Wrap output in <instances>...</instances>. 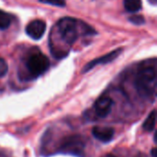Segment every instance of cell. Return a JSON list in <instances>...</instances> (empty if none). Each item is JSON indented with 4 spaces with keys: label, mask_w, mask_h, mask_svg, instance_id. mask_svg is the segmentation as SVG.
<instances>
[{
    "label": "cell",
    "mask_w": 157,
    "mask_h": 157,
    "mask_svg": "<svg viewBox=\"0 0 157 157\" xmlns=\"http://www.w3.org/2000/svg\"><path fill=\"white\" fill-rule=\"evenodd\" d=\"M134 86L141 97L151 98L155 96L156 89V66L155 59L144 62L139 67Z\"/></svg>",
    "instance_id": "obj_1"
},
{
    "label": "cell",
    "mask_w": 157,
    "mask_h": 157,
    "mask_svg": "<svg viewBox=\"0 0 157 157\" xmlns=\"http://www.w3.org/2000/svg\"><path fill=\"white\" fill-rule=\"evenodd\" d=\"M50 67L49 58L40 51L32 52L25 61L26 73L23 79L31 80L42 75Z\"/></svg>",
    "instance_id": "obj_2"
},
{
    "label": "cell",
    "mask_w": 157,
    "mask_h": 157,
    "mask_svg": "<svg viewBox=\"0 0 157 157\" xmlns=\"http://www.w3.org/2000/svg\"><path fill=\"white\" fill-rule=\"evenodd\" d=\"M86 147V140L80 134H73L62 139L59 143L57 151L62 154L74 156L84 157Z\"/></svg>",
    "instance_id": "obj_3"
},
{
    "label": "cell",
    "mask_w": 157,
    "mask_h": 157,
    "mask_svg": "<svg viewBox=\"0 0 157 157\" xmlns=\"http://www.w3.org/2000/svg\"><path fill=\"white\" fill-rule=\"evenodd\" d=\"M57 32L66 45H73L78 38V23L75 18L64 17L56 24Z\"/></svg>",
    "instance_id": "obj_4"
},
{
    "label": "cell",
    "mask_w": 157,
    "mask_h": 157,
    "mask_svg": "<svg viewBox=\"0 0 157 157\" xmlns=\"http://www.w3.org/2000/svg\"><path fill=\"white\" fill-rule=\"evenodd\" d=\"M113 103V99L109 96L103 95L98 98L94 105V110L96 115L100 119H104L109 116V114L111 112Z\"/></svg>",
    "instance_id": "obj_5"
},
{
    "label": "cell",
    "mask_w": 157,
    "mask_h": 157,
    "mask_svg": "<svg viewBox=\"0 0 157 157\" xmlns=\"http://www.w3.org/2000/svg\"><path fill=\"white\" fill-rule=\"evenodd\" d=\"M122 52V48H119L117 50H114L101 57H98V58H96L95 60L89 62L88 63H86L83 70H82V73H87L88 71H90L91 69H93L94 67L99 65V64H107V63H109L111 62H113L114 60H116V58H118L121 53Z\"/></svg>",
    "instance_id": "obj_6"
},
{
    "label": "cell",
    "mask_w": 157,
    "mask_h": 157,
    "mask_svg": "<svg viewBox=\"0 0 157 157\" xmlns=\"http://www.w3.org/2000/svg\"><path fill=\"white\" fill-rule=\"evenodd\" d=\"M46 31V23L41 19L30 21L26 26V33L32 40H40Z\"/></svg>",
    "instance_id": "obj_7"
},
{
    "label": "cell",
    "mask_w": 157,
    "mask_h": 157,
    "mask_svg": "<svg viewBox=\"0 0 157 157\" xmlns=\"http://www.w3.org/2000/svg\"><path fill=\"white\" fill-rule=\"evenodd\" d=\"M92 134L97 140L106 144L112 141L115 134V130L111 127L95 126L92 130Z\"/></svg>",
    "instance_id": "obj_8"
},
{
    "label": "cell",
    "mask_w": 157,
    "mask_h": 157,
    "mask_svg": "<svg viewBox=\"0 0 157 157\" xmlns=\"http://www.w3.org/2000/svg\"><path fill=\"white\" fill-rule=\"evenodd\" d=\"M125 9L130 13H136L142 9V0H123Z\"/></svg>",
    "instance_id": "obj_9"
},
{
    "label": "cell",
    "mask_w": 157,
    "mask_h": 157,
    "mask_svg": "<svg viewBox=\"0 0 157 157\" xmlns=\"http://www.w3.org/2000/svg\"><path fill=\"white\" fill-rule=\"evenodd\" d=\"M155 121H156V114H155V109H154L149 116L146 118L144 121V123L143 125V129L145 132H152L155 128Z\"/></svg>",
    "instance_id": "obj_10"
},
{
    "label": "cell",
    "mask_w": 157,
    "mask_h": 157,
    "mask_svg": "<svg viewBox=\"0 0 157 157\" xmlns=\"http://www.w3.org/2000/svg\"><path fill=\"white\" fill-rule=\"evenodd\" d=\"M12 22V17L10 14L0 10V29H7Z\"/></svg>",
    "instance_id": "obj_11"
},
{
    "label": "cell",
    "mask_w": 157,
    "mask_h": 157,
    "mask_svg": "<svg viewBox=\"0 0 157 157\" xmlns=\"http://www.w3.org/2000/svg\"><path fill=\"white\" fill-rule=\"evenodd\" d=\"M39 1L43 4H48V5L59 6V7H63L65 6L64 0H39Z\"/></svg>",
    "instance_id": "obj_12"
},
{
    "label": "cell",
    "mask_w": 157,
    "mask_h": 157,
    "mask_svg": "<svg viewBox=\"0 0 157 157\" xmlns=\"http://www.w3.org/2000/svg\"><path fill=\"white\" fill-rule=\"evenodd\" d=\"M8 71V66L5 59L0 58V77H3L6 75Z\"/></svg>",
    "instance_id": "obj_13"
},
{
    "label": "cell",
    "mask_w": 157,
    "mask_h": 157,
    "mask_svg": "<svg viewBox=\"0 0 157 157\" xmlns=\"http://www.w3.org/2000/svg\"><path fill=\"white\" fill-rule=\"evenodd\" d=\"M129 20L135 25H143L144 23V17L140 16V15H133L132 17H131L129 18Z\"/></svg>",
    "instance_id": "obj_14"
},
{
    "label": "cell",
    "mask_w": 157,
    "mask_h": 157,
    "mask_svg": "<svg viewBox=\"0 0 157 157\" xmlns=\"http://www.w3.org/2000/svg\"><path fill=\"white\" fill-rule=\"evenodd\" d=\"M156 152V148H153V150H152V155H153V157H157Z\"/></svg>",
    "instance_id": "obj_15"
},
{
    "label": "cell",
    "mask_w": 157,
    "mask_h": 157,
    "mask_svg": "<svg viewBox=\"0 0 157 157\" xmlns=\"http://www.w3.org/2000/svg\"><path fill=\"white\" fill-rule=\"evenodd\" d=\"M101 157H117V156H115V155H112V154H106V155H102Z\"/></svg>",
    "instance_id": "obj_16"
},
{
    "label": "cell",
    "mask_w": 157,
    "mask_h": 157,
    "mask_svg": "<svg viewBox=\"0 0 157 157\" xmlns=\"http://www.w3.org/2000/svg\"><path fill=\"white\" fill-rule=\"evenodd\" d=\"M149 2L152 4V5H154V6H155L156 5V2H157V0H149Z\"/></svg>",
    "instance_id": "obj_17"
}]
</instances>
